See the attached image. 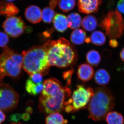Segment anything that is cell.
Wrapping results in <instances>:
<instances>
[{"label": "cell", "instance_id": "cell-1", "mask_svg": "<svg viewBox=\"0 0 124 124\" xmlns=\"http://www.w3.org/2000/svg\"><path fill=\"white\" fill-rule=\"evenodd\" d=\"M40 95L38 108L45 115L61 112L64 110L66 100L70 96L71 91L67 86L54 78L45 81Z\"/></svg>", "mask_w": 124, "mask_h": 124}, {"label": "cell", "instance_id": "cell-2", "mask_svg": "<svg viewBox=\"0 0 124 124\" xmlns=\"http://www.w3.org/2000/svg\"><path fill=\"white\" fill-rule=\"evenodd\" d=\"M43 46L50 66L66 67L75 60V50L69 41L64 38L57 40H48Z\"/></svg>", "mask_w": 124, "mask_h": 124}, {"label": "cell", "instance_id": "cell-3", "mask_svg": "<svg viewBox=\"0 0 124 124\" xmlns=\"http://www.w3.org/2000/svg\"><path fill=\"white\" fill-rule=\"evenodd\" d=\"M115 98L110 89L103 86L95 89L87 107L88 117L95 121L103 120L115 106Z\"/></svg>", "mask_w": 124, "mask_h": 124}, {"label": "cell", "instance_id": "cell-4", "mask_svg": "<svg viewBox=\"0 0 124 124\" xmlns=\"http://www.w3.org/2000/svg\"><path fill=\"white\" fill-rule=\"evenodd\" d=\"M22 54L23 68L29 75L39 73L45 76L48 73L50 66L43 46H33Z\"/></svg>", "mask_w": 124, "mask_h": 124}, {"label": "cell", "instance_id": "cell-5", "mask_svg": "<svg viewBox=\"0 0 124 124\" xmlns=\"http://www.w3.org/2000/svg\"><path fill=\"white\" fill-rule=\"evenodd\" d=\"M22 54L15 53L7 46L3 48L0 56V83L6 76L17 78L20 75L22 68Z\"/></svg>", "mask_w": 124, "mask_h": 124}, {"label": "cell", "instance_id": "cell-6", "mask_svg": "<svg viewBox=\"0 0 124 124\" xmlns=\"http://www.w3.org/2000/svg\"><path fill=\"white\" fill-rule=\"evenodd\" d=\"M100 26L111 39L120 38L124 30V22L121 14L117 10L111 11L103 19Z\"/></svg>", "mask_w": 124, "mask_h": 124}, {"label": "cell", "instance_id": "cell-7", "mask_svg": "<svg viewBox=\"0 0 124 124\" xmlns=\"http://www.w3.org/2000/svg\"><path fill=\"white\" fill-rule=\"evenodd\" d=\"M94 94L93 89L91 87L85 88L82 85H78L72 97L65 102V106L71 105L73 112L86 108Z\"/></svg>", "mask_w": 124, "mask_h": 124}, {"label": "cell", "instance_id": "cell-8", "mask_svg": "<svg viewBox=\"0 0 124 124\" xmlns=\"http://www.w3.org/2000/svg\"><path fill=\"white\" fill-rule=\"evenodd\" d=\"M19 95L12 87L7 84L0 83V110L10 112L16 107Z\"/></svg>", "mask_w": 124, "mask_h": 124}, {"label": "cell", "instance_id": "cell-9", "mask_svg": "<svg viewBox=\"0 0 124 124\" xmlns=\"http://www.w3.org/2000/svg\"><path fill=\"white\" fill-rule=\"evenodd\" d=\"M2 27L7 35L13 37H17L22 35L26 28L21 17L15 16L8 17Z\"/></svg>", "mask_w": 124, "mask_h": 124}, {"label": "cell", "instance_id": "cell-10", "mask_svg": "<svg viewBox=\"0 0 124 124\" xmlns=\"http://www.w3.org/2000/svg\"><path fill=\"white\" fill-rule=\"evenodd\" d=\"M101 0H78V10L80 13L90 14L97 12Z\"/></svg>", "mask_w": 124, "mask_h": 124}, {"label": "cell", "instance_id": "cell-11", "mask_svg": "<svg viewBox=\"0 0 124 124\" xmlns=\"http://www.w3.org/2000/svg\"><path fill=\"white\" fill-rule=\"evenodd\" d=\"M25 16L29 22L36 24L39 23L42 19V11L38 6H31L25 10Z\"/></svg>", "mask_w": 124, "mask_h": 124}, {"label": "cell", "instance_id": "cell-12", "mask_svg": "<svg viewBox=\"0 0 124 124\" xmlns=\"http://www.w3.org/2000/svg\"><path fill=\"white\" fill-rule=\"evenodd\" d=\"M94 75V70L88 64H83L80 65L78 69L77 76L78 78L83 82L90 80Z\"/></svg>", "mask_w": 124, "mask_h": 124}, {"label": "cell", "instance_id": "cell-13", "mask_svg": "<svg viewBox=\"0 0 124 124\" xmlns=\"http://www.w3.org/2000/svg\"><path fill=\"white\" fill-rule=\"evenodd\" d=\"M19 11V9L13 2L0 1V15L6 16L8 17L14 16Z\"/></svg>", "mask_w": 124, "mask_h": 124}, {"label": "cell", "instance_id": "cell-14", "mask_svg": "<svg viewBox=\"0 0 124 124\" xmlns=\"http://www.w3.org/2000/svg\"><path fill=\"white\" fill-rule=\"evenodd\" d=\"M53 23L55 29L59 32H64L68 27L67 17L62 14L55 15Z\"/></svg>", "mask_w": 124, "mask_h": 124}, {"label": "cell", "instance_id": "cell-15", "mask_svg": "<svg viewBox=\"0 0 124 124\" xmlns=\"http://www.w3.org/2000/svg\"><path fill=\"white\" fill-rule=\"evenodd\" d=\"M94 80L96 84L100 85H106L109 83L111 79L110 76L105 69H99L94 75Z\"/></svg>", "mask_w": 124, "mask_h": 124}, {"label": "cell", "instance_id": "cell-16", "mask_svg": "<svg viewBox=\"0 0 124 124\" xmlns=\"http://www.w3.org/2000/svg\"><path fill=\"white\" fill-rule=\"evenodd\" d=\"M44 86L42 83L40 84H36L32 82L30 78L27 80L26 82L25 88L29 94L31 95H37L41 93L43 89Z\"/></svg>", "mask_w": 124, "mask_h": 124}, {"label": "cell", "instance_id": "cell-17", "mask_svg": "<svg viewBox=\"0 0 124 124\" xmlns=\"http://www.w3.org/2000/svg\"><path fill=\"white\" fill-rule=\"evenodd\" d=\"M98 22L97 19L93 15L85 16L82 20L81 25L85 30L88 31H94L97 27Z\"/></svg>", "mask_w": 124, "mask_h": 124}, {"label": "cell", "instance_id": "cell-18", "mask_svg": "<svg viewBox=\"0 0 124 124\" xmlns=\"http://www.w3.org/2000/svg\"><path fill=\"white\" fill-rule=\"evenodd\" d=\"M86 39L85 32L81 29H75L72 31L70 36L71 41L73 44L76 45L83 44Z\"/></svg>", "mask_w": 124, "mask_h": 124}, {"label": "cell", "instance_id": "cell-19", "mask_svg": "<svg viewBox=\"0 0 124 124\" xmlns=\"http://www.w3.org/2000/svg\"><path fill=\"white\" fill-rule=\"evenodd\" d=\"M68 27L71 29H76L80 27L82 20L80 16L77 13L69 14L67 17Z\"/></svg>", "mask_w": 124, "mask_h": 124}, {"label": "cell", "instance_id": "cell-20", "mask_svg": "<svg viewBox=\"0 0 124 124\" xmlns=\"http://www.w3.org/2000/svg\"><path fill=\"white\" fill-rule=\"evenodd\" d=\"M108 124H124V117L123 116L117 111H113L109 112L106 117Z\"/></svg>", "mask_w": 124, "mask_h": 124}, {"label": "cell", "instance_id": "cell-21", "mask_svg": "<svg viewBox=\"0 0 124 124\" xmlns=\"http://www.w3.org/2000/svg\"><path fill=\"white\" fill-rule=\"evenodd\" d=\"M46 124H66L67 120H64L61 114L58 112L50 113L46 118Z\"/></svg>", "mask_w": 124, "mask_h": 124}, {"label": "cell", "instance_id": "cell-22", "mask_svg": "<svg viewBox=\"0 0 124 124\" xmlns=\"http://www.w3.org/2000/svg\"><path fill=\"white\" fill-rule=\"evenodd\" d=\"M86 60L91 66L97 67L101 61V56L97 51L93 50L89 51L86 54Z\"/></svg>", "mask_w": 124, "mask_h": 124}, {"label": "cell", "instance_id": "cell-23", "mask_svg": "<svg viewBox=\"0 0 124 124\" xmlns=\"http://www.w3.org/2000/svg\"><path fill=\"white\" fill-rule=\"evenodd\" d=\"M90 38L92 44L98 46L104 45L106 40V36L104 33L100 31L93 32Z\"/></svg>", "mask_w": 124, "mask_h": 124}, {"label": "cell", "instance_id": "cell-24", "mask_svg": "<svg viewBox=\"0 0 124 124\" xmlns=\"http://www.w3.org/2000/svg\"><path fill=\"white\" fill-rule=\"evenodd\" d=\"M59 7L62 11L66 12L70 11L75 6V0H58Z\"/></svg>", "mask_w": 124, "mask_h": 124}, {"label": "cell", "instance_id": "cell-25", "mask_svg": "<svg viewBox=\"0 0 124 124\" xmlns=\"http://www.w3.org/2000/svg\"><path fill=\"white\" fill-rule=\"evenodd\" d=\"M55 11L50 7H45L42 11V19L44 22L50 23L55 15Z\"/></svg>", "mask_w": 124, "mask_h": 124}, {"label": "cell", "instance_id": "cell-26", "mask_svg": "<svg viewBox=\"0 0 124 124\" xmlns=\"http://www.w3.org/2000/svg\"><path fill=\"white\" fill-rule=\"evenodd\" d=\"M8 36L7 33L0 31V47L4 48L9 42Z\"/></svg>", "mask_w": 124, "mask_h": 124}, {"label": "cell", "instance_id": "cell-27", "mask_svg": "<svg viewBox=\"0 0 124 124\" xmlns=\"http://www.w3.org/2000/svg\"><path fill=\"white\" fill-rule=\"evenodd\" d=\"M73 72L74 71L73 69H70L69 70L64 72L63 73V77L66 81L67 85L68 86H69L71 84L72 77Z\"/></svg>", "mask_w": 124, "mask_h": 124}, {"label": "cell", "instance_id": "cell-28", "mask_svg": "<svg viewBox=\"0 0 124 124\" xmlns=\"http://www.w3.org/2000/svg\"><path fill=\"white\" fill-rule=\"evenodd\" d=\"M29 78L34 83L36 84H40L42 83L43 78L42 75L39 73H35L30 76Z\"/></svg>", "mask_w": 124, "mask_h": 124}, {"label": "cell", "instance_id": "cell-29", "mask_svg": "<svg viewBox=\"0 0 124 124\" xmlns=\"http://www.w3.org/2000/svg\"><path fill=\"white\" fill-rule=\"evenodd\" d=\"M22 119V115L20 113H15L11 115L10 116V121L14 123H18Z\"/></svg>", "mask_w": 124, "mask_h": 124}, {"label": "cell", "instance_id": "cell-30", "mask_svg": "<svg viewBox=\"0 0 124 124\" xmlns=\"http://www.w3.org/2000/svg\"><path fill=\"white\" fill-rule=\"evenodd\" d=\"M117 8L120 12L124 14V0H120L117 4Z\"/></svg>", "mask_w": 124, "mask_h": 124}, {"label": "cell", "instance_id": "cell-31", "mask_svg": "<svg viewBox=\"0 0 124 124\" xmlns=\"http://www.w3.org/2000/svg\"><path fill=\"white\" fill-rule=\"evenodd\" d=\"M58 0H50L49 2L50 8L54 9L58 4Z\"/></svg>", "mask_w": 124, "mask_h": 124}, {"label": "cell", "instance_id": "cell-32", "mask_svg": "<svg viewBox=\"0 0 124 124\" xmlns=\"http://www.w3.org/2000/svg\"><path fill=\"white\" fill-rule=\"evenodd\" d=\"M109 45L113 48H116L118 46L119 43L116 39H111L109 42Z\"/></svg>", "mask_w": 124, "mask_h": 124}, {"label": "cell", "instance_id": "cell-33", "mask_svg": "<svg viewBox=\"0 0 124 124\" xmlns=\"http://www.w3.org/2000/svg\"><path fill=\"white\" fill-rule=\"evenodd\" d=\"M5 115L1 110H0V124L4 122L6 119Z\"/></svg>", "mask_w": 124, "mask_h": 124}, {"label": "cell", "instance_id": "cell-34", "mask_svg": "<svg viewBox=\"0 0 124 124\" xmlns=\"http://www.w3.org/2000/svg\"><path fill=\"white\" fill-rule=\"evenodd\" d=\"M22 119L24 121H28L30 119V116L28 113H24L22 115Z\"/></svg>", "mask_w": 124, "mask_h": 124}, {"label": "cell", "instance_id": "cell-35", "mask_svg": "<svg viewBox=\"0 0 124 124\" xmlns=\"http://www.w3.org/2000/svg\"><path fill=\"white\" fill-rule=\"evenodd\" d=\"M120 56L122 61L124 62V47L122 49L120 53Z\"/></svg>", "mask_w": 124, "mask_h": 124}, {"label": "cell", "instance_id": "cell-36", "mask_svg": "<svg viewBox=\"0 0 124 124\" xmlns=\"http://www.w3.org/2000/svg\"><path fill=\"white\" fill-rule=\"evenodd\" d=\"M26 111L27 113H28L29 114H31L32 113V112H33V110L30 107H28L26 109Z\"/></svg>", "mask_w": 124, "mask_h": 124}, {"label": "cell", "instance_id": "cell-37", "mask_svg": "<svg viewBox=\"0 0 124 124\" xmlns=\"http://www.w3.org/2000/svg\"><path fill=\"white\" fill-rule=\"evenodd\" d=\"M86 42H87V43H88L90 42L91 41H90V38H86V40H85V41Z\"/></svg>", "mask_w": 124, "mask_h": 124}, {"label": "cell", "instance_id": "cell-38", "mask_svg": "<svg viewBox=\"0 0 124 124\" xmlns=\"http://www.w3.org/2000/svg\"><path fill=\"white\" fill-rule=\"evenodd\" d=\"M12 124H22L20 123V122H18V123H13Z\"/></svg>", "mask_w": 124, "mask_h": 124}, {"label": "cell", "instance_id": "cell-39", "mask_svg": "<svg viewBox=\"0 0 124 124\" xmlns=\"http://www.w3.org/2000/svg\"><path fill=\"white\" fill-rule=\"evenodd\" d=\"M6 0L8 1V2H11V1H13L15 0Z\"/></svg>", "mask_w": 124, "mask_h": 124}, {"label": "cell", "instance_id": "cell-40", "mask_svg": "<svg viewBox=\"0 0 124 124\" xmlns=\"http://www.w3.org/2000/svg\"></svg>", "mask_w": 124, "mask_h": 124}]
</instances>
